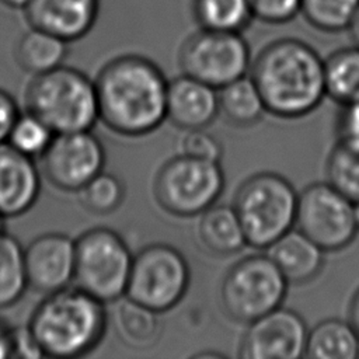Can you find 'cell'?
<instances>
[{
	"mask_svg": "<svg viewBox=\"0 0 359 359\" xmlns=\"http://www.w3.org/2000/svg\"><path fill=\"white\" fill-rule=\"evenodd\" d=\"M251 62L250 45L241 32L198 28L178 50L181 72L217 90L247 76Z\"/></svg>",
	"mask_w": 359,
	"mask_h": 359,
	"instance_id": "10",
	"label": "cell"
},
{
	"mask_svg": "<svg viewBox=\"0 0 359 359\" xmlns=\"http://www.w3.org/2000/svg\"><path fill=\"white\" fill-rule=\"evenodd\" d=\"M13 358H25V359L43 358L42 351L39 349L35 338L32 337L27 325L14 328Z\"/></svg>",
	"mask_w": 359,
	"mask_h": 359,
	"instance_id": "35",
	"label": "cell"
},
{
	"mask_svg": "<svg viewBox=\"0 0 359 359\" xmlns=\"http://www.w3.org/2000/svg\"><path fill=\"white\" fill-rule=\"evenodd\" d=\"M14 327H10L0 318V359L13 358Z\"/></svg>",
	"mask_w": 359,
	"mask_h": 359,
	"instance_id": "36",
	"label": "cell"
},
{
	"mask_svg": "<svg viewBox=\"0 0 359 359\" xmlns=\"http://www.w3.org/2000/svg\"><path fill=\"white\" fill-rule=\"evenodd\" d=\"M338 140L359 149V100L342 107L338 119Z\"/></svg>",
	"mask_w": 359,
	"mask_h": 359,
	"instance_id": "33",
	"label": "cell"
},
{
	"mask_svg": "<svg viewBox=\"0 0 359 359\" xmlns=\"http://www.w3.org/2000/svg\"><path fill=\"white\" fill-rule=\"evenodd\" d=\"M31 0H0L3 6L11 10H24Z\"/></svg>",
	"mask_w": 359,
	"mask_h": 359,
	"instance_id": "39",
	"label": "cell"
},
{
	"mask_svg": "<svg viewBox=\"0 0 359 359\" xmlns=\"http://www.w3.org/2000/svg\"><path fill=\"white\" fill-rule=\"evenodd\" d=\"M217 97L219 115L237 128L258 123L266 112L262 97L248 74L219 88Z\"/></svg>",
	"mask_w": 359,
	"mask_h": 359,
	"instance_id": "23",
	"label": "cell"
},
{
	"mask_svg": "<svg viewBox=\"0 0 359 359\" xmlns=\"http://www.w3.org/2000/svg\"><path fill=\"white\" fill-rule=\"evenodd\" d=\"M42 172L35 160L7 142L0 144V215L6 219L27 213L38 201Z\"/></svg>",
	"mask_w": 359,
	"mask_h": 359,
	"instance_id": "15",
	"label": "cell"
},
{
	"mask_svg": "<svg viewBox=\"0 0 359 359\" xmlns=\"http://www.w3.org/2000/svg\"><path fill=\"white\" fill-rule=\"evenodd\" d=\"M294 227L325 252L346 248L359 233L358 205L325 182L299 192Z\"/></svg>",
	"mask_w": 359,
	"mask_h": 359,
	"instance_id": "11",
	"label": "cell"
},
{
	"mask_svg": "<svg viewBox=\"0 0 359 359\" xmlns=\"http://www.w3.org/2000/svg\"><path fill=\"white\" fill-rule=\"evenodd\" d=\"M346 31L349 32V36H351L353 45L359 46V8L356 10V13H355V15H353V18H352Z\"/></svg>",
	"mask_w": 359,
	"mask_h": 359,
	"instance_id": "38",
	"label": "cell"
},
{
	"mask_svg": "<svg viewBox=\"0 0 359 359\" xmlns=\"http://www.w3.org/2000/svg\"><path fill=\"white\" fill-rule=\"evenodd\" d=\"M299 192L283 175L261 171L245 178L233 198L247 244L266 250L294 227Z\"/></svg>",
	"mask_w": 359,
	"mask_h": 359,
	"instance_id": "5",
	"label": "cell"
},
{
	"mask_svg": "<svg viewBox=\"0 0 359 359\" xmlns=\"http://www.w3.org/2000/svg\"><path fill=\"white\" fill-rule=\"evenodd\" d=\"M20 108L15 98L0 87V144L6 143L11 128L20 116Z\"/></svg>",
	"mask_w": 359,
	"mask_h": 359,
	"instance_id": "34",
	"label": "cell"
},
{
	"mask_svg": "<svg viewBox=\"0 0 359 359\" xmlns=\"http://www.w3.org/2000/svg\"><path fill=\"white\" fill-rule=\"evenodd\" d=\"M100 121L112 132L139 137L157 130L167 119L168 80L149 57L125 53L97 73Z\"/></svg>",
	"mask_w": 359,
	"mask_h": 359,
	"instance_id": "1",
	"label": "cell"
},
{
	"mask_svg": "<svg viewBox=\"0 0 359 359\" xmlns=\"http://www.w3.org/2000/svg\"><path fill=\"white\" fill-rule=\"evenodd\" d=\"M325 95L341 107L359 100V46L334 50L324 59Z\"/></svg>",
	"mask_w": 359,
	"mask_h": 359,
	"instance_id": "24",
	"label": "cell"
},
{
	"mask_svg": "<svg viewBox=\"0 0 359 359\" xmlns=\"http://www.w3.org/2000/svg\"><path fill=\"white\" fill-rule=\"evenodd\" d=\"M24 247L17 237L0 233V310L17 304L28 290Z\"/></svg>",
	"mask_w": 359,
	"mask_h": 359,
	"instance_id": "26",
	"label": "cell"
},
{
	"mask_svg": "<svg viewBox=\"0 0 359 359\" xmlns=\"http://www.w3.org/2000/svg\"><path fill=\"white\" fill-rule=\"evenodd\" d=\"M24 108L55 135L91 130L100 121L94 80L65 65L32 76L24 91Z\"/></svg>",
	"mask_w": 359,
	"mask_h": 359,
	"instance_id": "4",
	"label": "cell"
},
{
	"mask_svg": "<svg viewBox=\"0 0 359 359\" xmlns=\"http://www.w3.org/2000/svg\"><path fill=\"white\" fill-rule=\"evenodd\" d=\"M289 285H303L323 271L325 251L296 227L285 233L266 250Z\"/></svg>",
	"mask_w": 359,
	"mask_h": 359,
	"instance_id": "18",
	"label": "cell"
},
{
	"mask_svg": "<svg viewBox=\"0 0 359 359\" xmlns=\"http://www.w3.org/2000/svg\"><path fill=\"white\" fill-rule=\"evenodd\" d=\"M39 161L41 172L52 187L77 194L104 170L107 154L91 130H80L55 135Z\"/></svg>",
	"mask_w": 359,
	"mask_h": 359,
	"instance_id": "12",
	"label": "cell"
},
{
	"mask_svg": "<svg viewBox=\"0 0 359 359\" xmlns=\"http://www.w3.org/2000/svg\"><path fill=\"white\" fill-rule=\"evenodd\" d=\"M247 325L238 345L240 358L299 359L304 356L309 327L297 311L279 306Z\"/></svg>",
	"mask_w": 359,
	"mask_h": 359,
	"instance_id": "13",
	"label": "cell"
},
{
	"mask_svg": "<svg viewBox=\"0 0 359 359\" xmlns=\"http://www.w3.org/2000/svg\"><path fill=\"white\" fill-rule=\"evenodd\" d=\"M160 313L129 299H119L115 309L118 338L132 349H147L161 334Z\"/></svg>",
	"mask_w": 359,
	"mask_h": 359,
	"instance_id": "22",
	"label": "cell"
},
{
	"mask_svg": "<svg viewBox=\"0 0 359 359\" xmlns=\"http://www.w3.org/2000/svg\"><path fill=\"white\" fill-rule=\"evenodd\" d=\"M325 180L338 192L359 205V149L338 140L327 157Z\"/></svg>",
	"mask_w": 359,
	"mask_h": 359,
	"instance_id": "27",
	"label": "cell"
},
{
	"mask_svg": "<svg viewBox=\"0 0 359 359\" xmlns=\"http://www.w3.org/2000/svg\"><path fill=\"white\" fill-rule=\"evenodd\" d=\"M28 287L49 294L74 280L76 240L63 233H43L24 247Z\"/></svg>",
	"mask_w": 359,
	"mask_h": 359,
	"instance_id": "14",
	"label": "cell"
},
{
	"mask_svg": "<svg viewBox=\"0 0 359 359\" xmlns=\"http://www.w3.org/2000/svg\"><path fill=\"white\" fill-rule=\"evenodd\" d=\"M304 356L311 359H358L359 335L349 320L325 318L309 328Z\"/></svg>",
	"mask_w": 359,
	"mask_h": 359,
	"instance_id": "21",
	"label": "cell"
},
{
	"mask_svg": "<svg viewBox=\"0 0 359 359\" xmlns=\"http://www.w3.org/2000/svg\"><path fill=\"white\" fill-rule=\"evenodd\" d=\"M254 20L282 25L300 14L302 0H250Z\"/></svg>",
	"mask_w": 359,
	"mask_h": 359,
	"instance_id": "32",
	"label": "cell"
},
{
	"mask_svg": "<svg viewBox=\"0 0 359 359\" xmlns=\"http://www.w3.org/2000/svg\"><path fill=\"white\" fill-rule=\"evenodd\" d=\"M189 283L185 255L170 244L154 243L133 255L125 296L161 314L185 297Z\"/></svg>",
	"mask_w": 359,
	"mask_h": 359,
	"instance_id": "9",
	"label": "cell"
},
{
	"mask_svg": "<svg viewBox=\"0 0 359 359\" xmlns=\"http://www.w3.org/2000/svg\"><path fill=\"white\" fill-rule=\"evenodd\" d=\"M4 220H6V217H3V216L0 215V233L6 231V230H4Z\"/></svg>",
	"mask_w": 359,
	"mask_h": 359,
	"instance_id": "40",
	"label": "cell"
},
{
	"mask_svg": "<svg viewBox=\"0 0 359 359\" xmlns=\"http://www.w3.org/2000/svg\"><path fill=\"white\" fill-rule=\"evenodd\" d=\"M107 325L105 303L76 285L45 294L27 323L43 356L57 359L90 353L102 341Z\"/></svg>",
	"mask_w": 359,
	"mask_h": 359,
	"instance_id": "3",
	"label": "cell"
},
{
	"mask_svg": "<svg viewBox=\"0 0 359 359\" xmlns=\"http://www.w3.org/2000/svg\"><path fill=\"white\" fill-rule=\"evenodd\" d=\"M69 53V42L39 28L24 31L15 46L14 59L21 70L35 76L63 65Z\"/></svg>",
	"mask_w": 359,
	"mask_h": 359,
	"instance_id": "20",
	"label": "cell"
},
{
	"mask_svg": "<svg viewBox=\"0 0 359 359\" xmlns=\"http://www.w3.org/2000/svg\"><path fill=\"white\" fill-rule=\"evenodd\" d=\"M224 182L220 161L178 153L158 168L153 182V194L158 206L167 213L178 217H194L217 202Z\"/></svg>",
	"mask_w": 359,
	"mask_h": 359,
	"instance_id": "8",
	"label": "cell"
},
{
	"mask_svg": "<svg viewBox=\"0 0 359 359\" xmlns=\"http://www.w3.org/2000/svg\"><path fill=\"white\" fill-rule=\"evenodd\" d=\"M180 154L209 160V161H220L223 156L222 143L203 129H189L181 136L178 142Z\"/></svg>",
	"mask_w": 359,
	"mask_h": 359,
	"instance_id": "31",
	"label": "cell"
},
{
	"mask_svg": "<svg viewBox=\"0 0 359 359\" xmlns=\"http://www.w3.org/2000/svg\"><path fill=\"white\" fill-rule=\"evenodd\" d=\"M133 254L119 233L94 227L76 238L73 283L98 300L118 302L126 294Z\"/></svg>",
	"mask_w": 359,
	"mask_h": 359,
	"instance_id": "7",
	"label": "cell"
},
{
	"mask_svg": "<svg viewBox=\"0 0 359 359\" xmlns=\"http://www.w3.org/2000/svg\"><path fill=\"white\" fill-rule=\"evenodd\" d=\"M199 244L210 254L229 257L240 252L247 238L233 205H212L199 215L196 226Z\"/></svg>",
	"mask_w": 359,
	"mask_h": 359,
	"instance_id": "19",
	"label": "cell"
},
{
	"mask_svg": "<svg viewBox=\"0 0 359 359\" xmlns=\"http://www.w3.org/2000/svg\"><path fill=\"white\" fill-rule=\"evenodd\" d=\"M55 133L43 121L25 111L24 114H20L11 128L7 143L20 153L35 160L46 151Z\"/></svg>",
	"mask_w": 359,
	"mask_h": 359,
	"instance_id": "30",
	"label": "cell"
},
{
	"mask_svg": "<svg viewBox=\"0 0 359 359\" xmlns=\"http://www.w3.org/2000/svg\"><path fill=\"white\" fill-rule=\"evenodd\" d=\"M22 11L28 27L43 29L72 43L94 28L100 0H31Z\"/></svg>",
	"mask_w": 359,
	"mask_h": 359,
	"instance_id": "16",
	"label": "cell"
},
{
	"mask_svg": "<svg viewBox=\"0 0 359 359\" xmlns=\"http://www.w3.org/2000/svg\"><path fill=\"white\" fill-rule=\"evenodd\" d=\"M358 222H359V205H358Z\"/></svg>",
	"mask_w": 359,
	"mask_h": 359,
	"instance_id": "41",
	"label": "cell"
},
{
	"mask_svg": "<svg viewBox=\"0 0 359 359\" xmlns=\"http://www.w3.org/2000/svg\"><path fill=\"white\" fill-rule=\"evenodd\" d=\"M165 112L182 130L208 128L219 115L217 88L182 73L168 81Z\"/></svg>",
	"mask_w": 359,
	"mask_h": 359,
	"instance_id": "17",
	"label": "cell"
},
{
	"mask_svg": "<svg viewBox=\"0 0 359 359\" xmlns=\"http://www.w3.org/2000/svg\"><path fill=\"white\" fill-rule=\"evenodd\" d=\"M348 320L355 327L359 335V287L353 292L348 306Z\"/></svg>",
	"mask_w": 359,
	"mask_h": 359,
	"instance_id": "37",
	"label": "cell"
},
{
	"mask_svg": "<svg viewBox=\"0 0 359 359\" xmlns=\"http://www.w3.org/2000/svg\"><path fill=\"white\" fill-rule=\"evenodd\" d=\"M287 286V280L266 252L251 254L226 271L219 286V302L230 320L250 324L282 306Z\"/></svg>",
	"mask_w": 359,
	"mask_h": 359,
	"instance_id": "6",
	"label": "cell"
},
{
	"mask_svg": "<svg viewBox=\"0 0 359 359\" xmlns=\"http://www.w3.org/2000/svg\"><path fill=\"white\" fill-rule=\"evenodd\" d=\"M192 14L199 28L241 32L254 21L250 0H192Z\"/></svg>",
	"mask_w": 359,
	"mask_h": 359,
	"instance_id": "25",
	"label": "cell"
},
{
	"mask_svg": "<svg viewBox=\"0 0 359 359\" xmlns=\"http://www.w3.org/2000/svg\"><path fill=\"white\" fill-rule=\"evenodd\" d=\"M359 0H302L300 14L318 31L337 34L346 31Z\"/></svg>",
	"mask_w": 359,
	"mask_h": 359,
	"instance_id": "28",
	"label": "cell"
},
{
	"mask_svg": "<svg viewBox=\"0 0 359 359\" xmlns=\"http://www.w3.org/2000/svg\"><path fill=\"white\" fill-rule=\"evenodd\" d=\"M248 76L266 112L280 119L303 118L327 97L324 59L310 43L297 38L266 43L252 57Z\"/></svg>",
	"mask_w": 359,
	"mask_h": 359,
	"instance_id": "2",
	"label": "cell"
},
{
	"mask_svg": "<svg viewBox=\"0 0 359 359\" xmlns=\"http://www.w3.org/2000/svg\"><path fill=\"white\" fill-rule=\"evenodd\" d=\"M80 203L94 215H111L123 203L125 185L111 172H98L79 192Z\"/></svg>",
	"mask_w": 359,
	"mask_h": 359,
	"instance_id": "29",
	"label": "cell"
}]
</instances>
